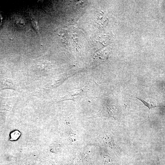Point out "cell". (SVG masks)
<instances>
[{"label":"cell","instance_id":"cell-4","mask_svg":"<svg viewBox=\"0 0 165 165\" xmlns=\"http://www.w3.org/2000/svg\"><path fill=\"white\" fill-rule=\"evenodd\" d=\"M4 87L6 88H10L13 90L16 89V86L15 82L11 79H8L4 81Z\"/></svg>","mask_w":165,"mask_h":165},{"label":"cell","instance_id":"cell-6","mask_svg":"<svg viewBox=\"0 0 165 165\" xmlns=\"http://www.w3.org/2000/svg\"><path fill=\"white\" fill-rule=\"evenodd\" d=\"M137 98L139 100L142 101L145 106L149 108V110L150 109L152 108L155 107L157 106H159L156 105L155 104L151 103H150L149 102L146 101L145 100H143L142 98L138 97H137Z\"/></svg>","mask_w":165,"mask_h":165},{"label":"cell","instance_id":"cell-1","mask_svg":"<svg viewBox=\"0 0 165 165\" xmlns=\"http://www.w3.org/2000/svg\"><path fill=\"white\" fill-rule=\"evenodd\" d=\"M121 114L120 109L117 106L104 105L100 112L91 117H109L118 119L120 118Z\"/></svg>","mask_w":165,"mask_h":165},{"label":"cell","instance_id":"cell-2","mask_svg":"<svg viewBox=\"0 0 165 165\" xmlns=\"http://www.w3.org/2000/svg\"><path fill=\"white\" fill-rule=\"evenodd\" d=\"M88 92L87 86L77 90H75L69 92L61 98L62 101L72 100L74 101L80 100L85 97Z\"/></svg>","mask_w":165,"mask_h":165},{"label":"cell","instance_id":"cell-7","mask_svg":"<svg viewBox=\"0 0 165 165\" xmlns=\"http://www.w3.org/2000/svg\"><path fill=\"white\" fill-rule=\"evenodd\" d=\"M2 17L0 16V25H1V23H2Z\"/></svg>","mask_w":165,"mask_h":165},{"label":"cell","instance_id":"cell-3","mask_svg":"<svg viewBox=\"0 0 165 165\" xmlns=\"http://www.w3.org/2000/svg\"><path fill=\"white\" fill-rule=\"evenodd\" d=\"M103 138L105 142L114 150L120 154L123 150L119 147L112 134L108 131L104 132Z\"/></svg>","mask_w":165,"mask_h":165},{"label":"cell","instance_id":"cell-5","mask_svg":"<svg viewBox=\"0 0 165 165\" xmlns=\"http://www.w3.org/2000/svg\"><path fill=\"white\" fill-rule=\"evenodd\" d=\"M103 160L105 165H115L112 158L108 155H105L103 156Z\"/></svg>","mask_w":165,"mask_h":165}]
</instances>
